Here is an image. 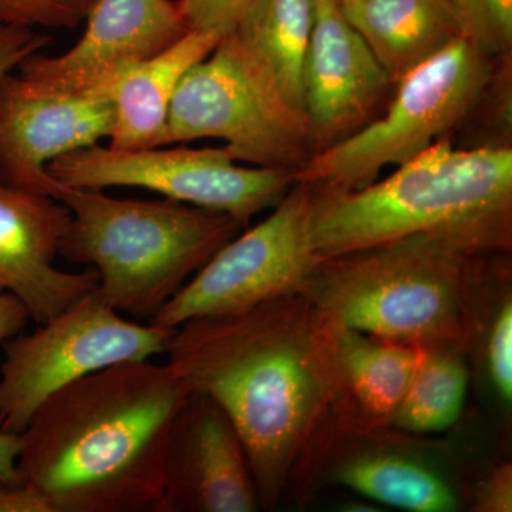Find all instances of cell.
<instances>
[{"mask_svg": "<svg viewBox=\"0 0 512 512\" xmlns=\"http://www.w3.org/2000/svg\"><path fill=\"white\" fill-rule=\"evenodd\" d=\"M190 393L173 367L150 359L67 384L20 434V480L55 512L154 511L171 427Z\"/></svg>", "mask_w": 512, "mask_h": 512, "instance_id": "7a4b0ae2", "label": "cell"}, {"mask_svg": "<svg viewBox=\"0 0 512 512\" xmlns=\"http://www.w3.org/2000/svg\"><path fill=\"white\" fill-rule=\"evenodd\" d=\"M328 323L339 420L357 426H389L426 349Z\"/></svg>", "mask_w": 512, "mask_h": 512, "instance_id": "ac0fdd59", "label": "cell"}, {"mask_svg": "<svg viewBox=\"0 0 512 512\" xmlns=\"http://www.w3.org/2000/svg\"><path fill=\"white\" fill-rule=\"evenodd\" d=\"M466 39L493 59L512 53V0H444Z\"/></svg>", "mask_w": 512, "mask_h": 512, "instance_id": "603a6c76", "label": "cell"}, {"mask_svg": "<svg viewBox=\"0 0 512 512\" xmlns=\"http://www.w3.org/2000/svg\"><path fill=\"white\" fill-rule=\"evenodd\" d=\"M47 171L64 187L143 188L227 214L244 227L259 212L278 205L295 184L292 171L235 164L225 147L119 150L96 144L57 158Z\"/></svg>", "mask_w": 512, "mask_h": 512, "instance_id": "9c48e42d", "label": "cell"}, {"mask_svg": "<svg viewBox=\"0 0 512 512\" xmlns=\"http://www.w3.org/2000/svg\"><path fill=\"white\" fill-rule=\"evenodd\" d=\"M448 461L437 444L414 434L336 419L291 494L302 498L316 484H333L399 510L456 512L467 507L468 484Z\"/></svg>", "mask_w": 512, "mask_h": 512, "instance_id": "8fae6325", "label": "cell"}, {"mask_svg": "<svg viewBox=\"0 0 512 512\" xmlns=\"http://www.w3.org/2000/svg\"><path fill=\"white\" fill-rule=\"evenodd\" d=\"M342 8L393 84L464 37L444 0H350Z\"/></svg>", "mask_w": 512, "mask_h": 512, "instance_id": "d6986e66", "label": "cell"}, {"mask_svg": "<svg viewBox=\"0 0 512 512\" xmlns=\"http://www.w3.org/2000/svg\"><path fill=\"white\" fill-rule=\"evenodd\" d=\"M70 222L59 256L97 274L111 308L153 319L244 225L174 200H123L93 188L62 187Z\"/></svg>", "mask_w": 512, "mask_h": 512, "instance_id": "5b68a950", "label": "cell"}, {"mask_svg": "<svg viewBox=\"0 0 512 512\" xmlns=\"http://www.w3.org/2000/svg\"><path fill=\"white\" fill-rule=\"evenodd\" d=\"M50 43V37L35 29L0 25V83Z\"/></svg>", "mask_w": 512, "mask_h": 512, "instance_id": "4316f807", "label": "cell"}, {"mask_svg": "<svg viewBox=\"0 0 512 512\" xmlns=\"http://www.w3.org/2000/svg\"><path fill=\"white\" fill-rule=\"evenodd\" d=\"M173 332L127 320L93 291L33 332L6 340L0 431L22 434L37 409L67 384L117 363L165 353Z\"/></svg>", "mask_w": 512, "mask_h": 512, "instance_id": "ba28073f", "label": "cell"}, {"mask_svg": "<svg viewBox=\"0 0 512 512\" xmlns=\"http://www.w3.org/2000/svg\"><path fill=\"white\" fill-rule=\"evenodd\" d=\"M261 510L244 443L224 409L191 392L175 417L153 512Z\"/></svg>", "mask_w": 512, "mask_h": 512, "instance_id": "9a60e30c", "label": "cell"}, {"mask_svg": "<svg viewBox=\"0 0 512 512\" xmlns=\"http://www.w3.org/2000/svg\"><path fill=\"white\" fill-rule=\"evenodd\" d=\"M312 28L313 0H248L228 30L272 86L302 113L303 63Z\"/></svg>", "mask_w": 512, "mask_h": 512, "instance_id": "ffe728a7", "label": "cell"}, {"mask_svg": "<svg viewBox=\"0 0 512 512\" xmlns=\"http://www.w3.org/2000/svg\"><path fill=\"white\" fill-rule=\"evenodd\" d=\"M493 57L458 37L400 82L383 116L313 154L293 183L319 191L360 190L389 165L412 160L466 119L495 76Z\"/></svg>", "mask_w": 512, "mask_h": 512, "instance_id": "8992f818", "label": "cell"}, {"mask_svg": "<svg viewBox=\"0 0 512 512\" xmlns=\"http://www.w3.org/2000/svg\"><path fill=\"white\" fill-rule=\"evenodd\" d=\"M218 138L235 161L298 171L315 154L305 113L262 74L231 32L181 80L158 146Z\"/></svg>", "mask_w": 512, "mask_h": 512, "instance_id": "52a82bcc", "label": "cell"}, {"mask_svg": "<svg viewBox=\"0 0 512 512\" xmlns=\"http://www.w3.org/2000/svg\"><path fill=\"white\" fill-rule=\"evenodd\" d=\"M185 25L190 30L227 33L248 0H177Z\"/></svg>", "mask_w": 512, "mask_h": 512, "instance_id": "484cf974", "label": "cell"}, {"mask_svg": "<svg viewBox=\"0 0 512 512\" xmlns=\"http://www.w3.org/2000/svg\"><path fill=\"white\" fill-rule=\"evenodd\" d=\"M394 84L339 0H313V28L303 63V110L315 153L345 140L377 114Z\"/></svg>", "mask_w": 512, "mask_h": 512, "instance_id": "4fadbf2b", "label": "cell"}, {"mask_svg": "<svg viewBox=\"0 0 512 512\" xmlns=\"http://www.w3.org/2000/svg\"><path fill=\"white\" fill-rule=\"evenodd\" d=\"M20 434H8L0 431V480L20 483L18 456Z\"/></svg>", "mask_w": 512, "mask_h": 512, "instance_id": "f546056e", "label": "cell"}, {"mask_svg": "<svg viewBox=\"0 0 512 512\" xmlns=\"http://www.w3.org/2000/svg\"><path fill=\"white\" fill-rule=\"evenodd\" d=\"M97 0H0V25L70 30L89 15Z\"/></svg>", "mask_w": 512, "mask_h": 512, "instance_id": "cb8c5ba5", "label": "cell"}, {"mask_svg": "<svg viewBox=\"0 0 512 512\" xmlns=\"http://www.w3.org/2000/svg\"><path fill=\"white\" fill-rule=\"evenodd\" d=\"M0 512H55L42 494L23 483L0 480Z\"/></svg>", "mask_w": 512, "mask_h": 512, "instance_id": "83f0119b", "label": "cell"}, {"mask_svg": "<svg viewBox=\"0 0 512 512\" xmlns=\"http://www.w3.org/2000/svg\"><path fill=\"white\" fill-rule=\"evenodd\" d=\"M312 192L309 234L322 259L437 231L511 247V147L464 150L443 137L379 183Z\"/></svg>", "mask_w": 512, "mask_h": 512, "instance_id": "3957f363", "label": "cell"}, {"mask_svg": "<svg viewBox=\"0 0 512 512\" xmlns=\"http://www.w3.org/2000/svg\"><path fill=\"white\" fill-rule=\"evenodd\" d=\"M340 3H348L350 0H339Z\"/></svg>", "mask_w": 512, "mask_h": 512, "instance_id": "4dcf8cb0", "label": "cell"}, {"mask_svg": "<svg viewBox=\"0 0 512 512\" xmlns=\"http://www.w3.org/2000/svg\"><path fill=\"white\" fill-rule=\"evenodd\" d=\"M82 39L57 56L36 53L16 69L36 93L99 92L124 67L163 52L188 32L177 0H97Z\"/></svg>", "mask_w": 512, "mask_h": 512, "instance_id": "7c38bea8", "label": "cell"}, {"mask_svg": "<svg viewBox=\"0 0 512 512\" xmlns=\"http://www.w3.org/2000/svg\"><path fill=\"white\" fill-rule=\"evenodd\" d=\"M167 363L234 423L259 505L274 510L339 419L328 320L302 292L181 323Z\"/></svg>", "mask_w": 512, "mask_h": 512, "instance_id": "6da1fadb", "label": "cell"}, {"mask_svg": "<svg viewBox=\"0 0 512 512\" xmlns=\"http://www.w3.org/2000/svg\"><path fill=\"white\" fill-rule=\"evenodd\" d=\"M467 505L477 512L512 511V466L501 463L468 484Z\"/></svg>", "mask_w": 512, "mask_h": 512, "instance_id": "d4e9b609", "label": "cell"}, {"mask_svg": "<svg viewBox=\"0 0 512 512\" xmlns=\"http://www.w3.org/2000/svg\"><path fill=\"white\" fill-rule=\"evenodd\" d=\"M480 259V258H478ZM477 259V261H478ZM477 265V262H476ZM473 272L467 285V299L477 309L468 305L464 298V349L480 348L485 376L493 387L495 397L504 406L512 402V292L511 275L507 272L491 292L490 303L480 301L473 289Z\"/></svg>", "mask_w": 512, "mask_h": 512, "instance_id": "7402d4cb", "label": "cell"}, {"mask_svg": "<svg viewBox=\"0 0 512 512\" xmlns=\"http://www.w3.org/2000/svg\"><path fill=\"white\" fill-rule=\"evenodd\" d=\"M70 211L49 195L0 178V292L12 293L40 325L97 288L96 271H63L55 261Z\"/></svg>", "mask_w": 512, "mask_h": 512, "instance_id": "2e32d148", "label": "cell"}, {"mask_svg": "<svg viewBox=\"0 0 512 512\" xmlns=\"http://www.w3.org/2000/svg\"><path fill=\"white\" fill-rule=\"evenodd\" d=\"M488 251L507 248L464 232H423L323 258L302 293L333 325L416 348H464L467 285Z\"/></svg>", "mask_w": 512, "mask_h": 512, "instance_id": "277c9868", "label": "cell"}, {"mask_svg": "<svg viewBox=\"0 0 512 512\" xmlns=\"http://www.w3.org/2000/svg\"><path fill=\"white\" fill-rule=\"evenodd\" d=\"M312 202L309 185L293 184L268 218L225 244L151 323L175 329L187 320L247 311L302 292L322 261L309 234Z\"/></svg>", "mask_w": 512, "mask_h": 512, "instance_id": "30bf717a", "label": "cell"}, {"mask_svg": "<svg viewBox=\"0 0 512 512\" xmlns=\"http://www.w3.org/2000/svg\"><path fill=\"white\" fill-rule=\"evenodd\" d=\"M29 320L28 311L15 295L0 292V345L19 335Z\"/></svg>", "mask_w": 512, "mask_h": 512, "instance_id": "f1b7e54d", "label": "cell"}, {"mask_svg": "<svg viewBox=\"0 0 512 512\" xmlns=\"http://www.w3.org/2000/svg\"><path fill=\"white\" fill-rule=\"evenodd\" d=\"M468 383L463 346L447 343L427 348L389 426L414 436L450 429L463 413Z\"/></svg>", "mask_w": 512, "mask_h": 512, "instance_id": "44dd1931", "label": "cell"}, {"mask_svg": "<svg viewBox=\"0 0 512 512\" xmlns=\"http://www.w3.org/2000/svg\"><path fill=\"white\" fill-rule=\"evenodd\" d=\"M222 35L218 30H188L174 45L124 67L93 92L109 97L113 104L109 146L119 150L158 146L181 80L210 55Z\"/></svg>", "mask_w": 512, "mask_h": 512, "instance_id": "e0dca14e", "label": "cell"}, {"mask_svg": "<svg viewBox=\"0 0 512 512\" xmlns=\"http://www.w3.org/2000/svg\"><path fill=\"white\" fill-rule=\"evenodd\" d=\"M113 120V104L103 94L36 93L10 73L0 83V178L59 200L63 185L49 164L109 138Z\"/></svg>", "mask_w": 512, "mask_h": 512, "instance_id": "5bb4252c", "label": "cell"}]
</instances>
